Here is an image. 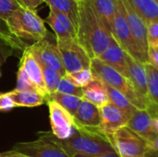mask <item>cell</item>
<instances>
[{"instance_id":"6da1fadb","label":"cell","mask_w":158,"mask_h":157,"mask_svg":"<svg viewBox=\"0 0 158 157\" xmlns=\"http://www.w3.org/2000/svg\"><path fill=\"white\" fill-rule=\"evenodd\" d=\"M77 40L89 56L97 58L110 44L113 35L90 0L79 1Z\"/></svg>"},{"instance_id":"7a4b0ae2","label":"cell","mask_w":158,"mask_h":157,"mask_svg":"<svg viewBox=\"0 0 158 157\" xmlns=\"http://www.w3.org/2000/svg\"><path fill=\"white\" fill-rule=\"evenodd\" d=\"M57 142L70 157L75 154L97 155L116 153L111 138L99 129L86 128L76 123L72 134L65 140L57 139Z\"/></svg>"},{"instance_id":"3957f363","label":"cell","mask_w":158,"mask_h":157,"mask_svg":"<svg viewBox=\"0 0 158 157\" xmlns=\"http://www.w3.org/2000/svg\"><path fill=\"white\" fill-rule=\"evenodd\" d=\"M5 21L10 33L22 41L31 40L36 43L46 37L44 21L37 14L36 9L20 6Z\"/></svg>"},{"instance_id":"277c9868","label":"cell","mask_w":158,"mask_h":157,"mask_svg":"<svg viewBox=\"0 0 158 157\" xmlns=\"http://www.w3.org/2000/svg\"><path fill=\"white\" fill-rule=\"evenodd\" d=\"M91 68L97 78L105 84L120 92L137 109H148L149 105L143 101L134 91L130 80L116 69L101 61L99 58H93L91 61Z\"/></svg>"},{"instance_id":"5b68a950","label":"cell","mask_w":158,"mask_h":157,"mask_svg":"<svg viewBox=\"0 0 158 157\" xmlns=\"http://www.w3.org/2000/svg\"><path fill=\"white\" fill-rule=\"evenodd\" d=\"M13 151L30 157H70L52 131L39 132L38 139L32 142L18 143Z\"/></svg>"},{"instance_id":"8992f818","label":"cell","mask_w":158,"mask_h":157,"mask_svg":"<svg viewBox=\"0 0 158 157\" xmlns=\"http://www.w3.org/2000/svg\"><path fill=\"white\" fill-rule=\"evenodd\" d=\"M63 66L67 74L74 73L91 67L92 58L77 39H56Z\"/></svg>"},{"instance_id":"52a82bcc","label":"cell","mask_w":158,"mask_h":157,"mask_svg":"<svg viewBox=\"0 0 158 157\" xmlns=\"http://www.w3.org/2000/svg\"><path fill=\"white\" fill-rule=\"evenodd\" d=\"M126 19L131 31L137 53V60L143 64L148 63L147 24L137 14L128 0H122Z\"/></svg>"},{"instance_id":"ba28073f","label":"cell","mask_w":158,"mask_h":157,"mask_svg":"<svg viewBox=\"0 0 158 157\" xmlns=\"http://www.w3.org/2000/svg\"><path fill=\"white\" fill-rule=\"evenodd\" d=\"M111 141L119 157H146L148 143L128 127L118 130Z\"/></svg>"},{"instance_id":"9c48e42d","label":"cell","mask_w":158,"mask_h":157,"mask_svg":"<svg viewBox=\"0 0 158 157\" xmlns=\"http://www.w3.org/2000/svg\"><path fill=\"white\" fill-rule=\"evenodd\" d=\"M111 33L121 48L137 60L136 48L126 19L122 0H116V11L111 27Z\"/></svg>"},{"instance_id":"30bf717a","label":"cell","mask_w":158,"mask_h":157,"mask_svg":"<svg viewBox=\"0 0 158 157\" xmlns=\"http://www.w3.org/2000/svg\"><path fill=\"white\" fill-rule=\"evenodd\" d=\"M30 51L41 66H46L58 71L61 76L67 75V71L63 66L62 59L56 43L44 39L28 45Z\"/></svg>"},{"instance_id":"8fae6325","label":"cell","mask_w":158,"mask_h":157,"mask_svg":"<svg viewBox=\"0 0 158 157\" xmlns=\"http://www.w3.org/2000/svg\"><path fill=\"white\" fill-rule=\"evenodd\" d=\"M49 118L53 134L59 140L69 138L75 125L73 117L61 105L54 101H47Z\"/></svg>"},{"instance_id":"7c38bea8","label":"cell","mask_w":158,"mask_h":157,"mask_svg":"<svg viewBox=\"0 0 158 157\" xmlns=\"http://www.w3.org/2000/svg\"><path fill=\"white\" fill-rule=\"evenodd\" d=\"M101 124L99 130L111 138L118 130L127 127L130 118L110 102L100 107Z\"/></svg>"},{"instance_id":"4fadbf2b","label":"cell","mask_w":158,"mask_h":157,"mask_svg":"<svg viewBox=\"0 0 158 157\" xmlns=\"http://www.w3.org/2000/svg\"><path fill=\"white\" fill-rule=\"evenodd\" d=\"M125 58L128 69V79L130 80L134 91L138 96L144 101L150 107L152 103L149 100L147 90V78L144 64L133 58L131 55L125 52Z\"/></svg>"},{"instance_id":"5bb4252c","label":"cell","mask_w":158,"mask_h":157,"mask_svg":"<svg viewBox=\"0 0 158 157\" xmlns=\"http://www.w3.org/2000/svg\"><path fill=\"white\" fill-rule=\"evenodd\" d=\"M127 127L148 143L158 136L154 130L152 115L147 109H137L130 118Z\"/></svg>"},{"instance_id":"9a60e30c","label":"cell","mask_w":158,"mask_h":157,"mask_svg":"<svg viewBox=\"0 0 158 157\" xmlns=\"http://www.w3.org/2000/svg\"><path fill=\"white\" fill-rule=\"evenodd\" d=\"M44 21L52 28L56 34V39H77V29L69 17L53 7Z\"/></svg>"},{"instance_id":"2e32d148","label":"cell","mask_w":158,"mask_h":157,"mask_svg":"<svg viewBox=\"0 0 158 157\" xmlns=\"http://www.w3.org/2000/svg\"><path fill=\"white\" fill-rule=\"evenodd\" d=\"M19 66L24 68L31 81L35 85L37 91L45 98V102H46L48 93L46 91L42 68L40 64L37 62V60L35 59V57L33 56V55L31 54V52L30 51L28 46L22 52Z\"/></svg>"},{"instance_id":"e0dca14e","label":"cell","mask_w":158,"mask_h":157,"mask_svg":"<svg viewBox=\"0 0 158 157\" xmlns=\"http://www.w3.org/2000/svg\"><path fill=\"white\" fill-rule=\"evenodd\" d=\"M26 47L25 43L10 33L6 21L0 19V66L8 57L17 55L19 52L22 53Z\"/></svg>"},{"instance_id":"ac0fdd59","label":"cell","mask_w":158,"mask_h":157,"mask_svg":"<svg viewBox=\"0 0 158 157\" xmlns=\"http://www.w3.org/2000/svg\"><path fill=\"white\" fill-rule=\"evenodd\" d=\"M97 58L116 69L124 77L128 78L125 51L121 48V46L118 44L114 37L112 38L111 43L107 46V48Z\"/></svg>"},{"instance_id":"d6986e66","label":"cell","mask_w":158,"mask_h":157,"mask_svg":"<svg viewBox=\"0 0 158 157\" xmlns=\"http://www.w3.org/2000/svg\"><path fill=\"white\" fill-rule=\"evenodd\" d=\"M73 118L77 125L86 128L99 129L101 124L100 109L94 104L82 99Z\"/></svg>"},{"instance_id":"ffe728a7","label":"cell","mask_w":158,"mask_h":157,"mask_svg":"<svg viewBox=\"0 0 158 157\" xmlns=\"http://www.w3.org/2000/svg\"><path fill=\"white\" fill-rule=\"evenodd\" d=\"M82 99L94 104L99 108L108 104L109 98L106 84L99 78L94 76V79L82 88Z\"/></svg>"},{"instance_id":"44dd1931","label":"cell","mask_w":158,"mask_h":157,"mask_svg":"<svg viewBox=\"0 0 158 157\" xmlns=\"http://www.w3.org/2000/svg\"><path fill=\"white\" fill-rule=\"evenodd\" d=\"M6 94L13 101L16 106L35 107L44 105L45 102V98L37 92L18 91L14 89L13 91L6 93Z\"/></svg>"},{"instance_id":"7402d4cb","label":"cell","mask_w":158,"mask_h":157,"mask_svg":"<svg viewBox=\"0 0 158 157\" xmlns=\"http://www.w3.org/2000/svg\"><path fill=\"white\" fill-rule=\"evenodd\" d=\"M49 7H53L69 18L78 30L79 24V1L77 0H43Z\"/></svg>"},{"instance_id":"603a6c76","label":"cell","mask_w":158,"mask_h":157,"mask_svg":"<svg viewBox=\"0 0 158 157\" xmlns=\"http://www.w3.org/2000/svg\"><path fill=\"white\" fill-rule=\"evenodd\" d=\"M146 24L158 22V5L154 0H128Z\"/></svg>"},{"instance_id":"cb8c5ba5","label":"cell","mask_w":158,"mask_h":157,"mask_svg":"<svg viewBox=\"0 0 158 157\" xmlns=\"http://www.w3.org/2000/svg\"><path fill=\"white\" fill-rule=\"evenodd\" d=\"M99 17L106 23L109 31L111 27L116 11V0H90Z\"/></svg>"},{"instance_id":"d4e9b609","label":"cell","mask_w":158,"mask_h":157,"mask_svg":"<svg viewBox=\"0 0 158 157\" xmlns=\"http://www.w3.org/2000/svg\"><path fill=\"white\" fill-rule=\"evenodd\" d=\"M106 92H107L109 102L111 104H113L114 105H116L123 113H125L129 118H131L134 114V112L137 110V108L120 92L109 87L106 84Z\"/></svg>"},{"instance_id":"484cf974","label":"cell","mask_w":158,"mask_h":157,"mask_svg":"<svg viewBox=\"0 0 158 157\" xmlns=\"http://www.w3.org/2000/svg\"><path fill=\"white\" fill-rule=\"evenodd\" d=\"M47 101H54V102L57 103L59 105H61L64 109H66L73 117L75 115L80 104L81 103L82 98L56 92L55 93L48 96L46 102Z\"/></svg>"},{"instance_id":"4316f807","label":"cell","mask_w":158,"mask_h":157,"mask_svg":"<svg viewBox=\"0 0 158 157\" xmlns=\"http://www.w3.org/2000/svg\"><path fill=\"white\" fill-rule=\"evenodd\" d=\"M144 68L146 71L149 100L152 104L158 105V70L149 63H145Z\"/></svg>"},{"instance_id":"83f0119b","label":"cell","mask_w":158,"mask_h":157,"mask_svg":"<svg viewBox=\"0 0 158 157\" xmlns=\"http://www.w3.org/2000/svg\"><path fill=\"white\" fill-rule=\"evenodd\" d=\"M41 68H42L43 74H44V82H45L46 91H47V93H48V96H49V95H51V94H53V93H55L56 92L58 83H59L62 76L58 71H56V69L51 68L49 67L41 66Z\"/></svg>"},{"instance_id":"f1b7e54d","label":"cell","mask_w":158,"mask_h":157,"mask_svg":"<svg viewBox=\"0 0 158 157\" xmlns=\"http://www.w3.org/2000/svg\"><path fill=\"white\" fill-rule=\"evenodd\" d=\"M67 76L76 86L81 87V88L85 87L94 79V74L91 67L86 68L77 72H74V73L67 74Z\"/></svg>"},{"instance_id":"f546056e","label":"cell","mask_w":158,"mask_h":157,"mask_svg":"<svg viewBox=\"0 0 158 157\" xmlns=\"http://www.w3.org/2000/svg\"><path fill=\"white\" fill-rule=\"evenodd\" d=\"M56 92L69 94V95H74L80 98H82V88L76 86L69 78L67 75L63 76L58 83Z\"/></svg>"},{"instance_id":"4dcf8cb0","label":"cell","mask_w":158,"mask_h":157,"mask_svg":"<svg viewBox=\"0 0 158 157\" xmlns=\"http://www.w3.org/2000/svg\"><path fill=\"white\" fill-rule=\"evenodd\" d=\"M17 75L18 76H17L16 90H18V91H30V92H37V93H39L37 91L35 85L32 83V81H31L28 74L26 73V71L24 70V68L22 67L19 66Z\"/></svg>"},{"instance_id":"1f68e13d","label":"cell","mask_w":158,"mask_h":157,"mask_svg":"<svg viewBox=\"0 0 158 157\" xmlns=\"http://www.w3.org/2000/svg\"><path fill=\"white\" fill-rule=\"evenodd\" d=\"M20 6L19 0H0V19L6 20Z\"/></svg>"},{"instance_id":"d6a6232c","label":"cell","mask_w":158,"mask_h":157,"mask_svg":"<svg viewBox=\"0 0 158 157\" xmlns=\"http://www.w3.org/2000/svg\"><path fill=\"white\" fill-rule=\"evenodd\" d=\"M147 42L149 47L158 46V22L147 24Z\"/></svg>"},{"instance_id":"836d02e7","label":"cell","mask_w":158,"mask_h":157,"mask_svg":"<svg viewBox=\"0 0 158 157\" xmlns=\"http://www.w3.org/2000/svg\"><path fill=\"white\" fill-rule=\"evenodd\" d=\"M14 107H16V105L9 98L6 93H0V111L7 112Z\"/></svg>"},{"instance_id":"e575fe53","label":"cell","mask_w":158,"mask_h":157,"mask_svg":"<svg viewBox=\"0 0 158 157\" xmlns=\"http://www.w3.org/2000/svg\"><path fill=\"white\" fill-rule=\"evenodd\" d=\"M148 63L158 70V46L148 48Z\"/></svg>"},{"instance_id":"d590c367","label":"cell","mask_w":158,"mask_h":157,"mask_svg":"<svg viewBox=\"0 0 158 157\" xmlns=\"http://www.w3.org/2000/svg\"><path fill=\"white\" fill-rule=\"evenodd\" d=\"M153 118V124H154V130L158 135V105L152 104L150 107L147 109Z\"/></svg>"},{"instance_id":"8d00e7d4","label":"cell","mask_w":158,"mask_h":157,"mask_svg":"<svg viewBox=\"0 0 158 157\" xmlns=\"http://www.w3.org/2000/svg\"><path fill=\"white\" fill-rule=\"evenodd\" d=\"M21 6L28 7L30 9H36L41 4L44 3L43 0H19Z\"/></svg>"},{"instance_id":"74e56055","label":"cell","mask_w":158,"mask_h":157,"mask_svg":"<svg viewBox=\"0 0 158 157\" xmlns=\"http://www.w3.org/2000/svg\"><path fill=\"white\" fill-rule=\"evenodd\" d=\"M71 157H119L117 153L114 154H105V155H88L82 154H75Z\"/></svg>"},{"instance_id":"f35d334b","label":"cell","mask_w":158,"mask_h":157,"mask_svg":"<svg viewBox=\"0 0 158 157\" xmlns=\"http://www.w3.org/2000/svg\"><path fill=\"white\" fill-rule=\"evenodd\" d=\"M0 157H30L25 155H22L20 153H18V152H15L13 150L11 151H7V152H4V153H0Z\"/></svg>"},{"instance_id":"ab89813d","label":"cell","mask_w":158,"mask_h":157,"mask_svg":"<svg viewBox=\"0 0 158 157\" xmlns=\"http://www.w3.org/2000/svg\"><path fill=\"white\" fill-rule=\"evenodd\" d=\"M148 151L158 152V136L155 139L154 142L148 143Z\"/></svg>"},{"instance_id":"60d3db41","label":"cell","mask_w":158,"mask_h":157,"mask_svg":"<svg viewBox=\"0 0 158 157\" xmlns=\"http://www.w3.org/2000/svg\"><path fill=\"white\" fill-rule=\"evenodd\" d=\"M154 1H155V2H156V3L158 5V0H154Z\"/></svg>"},{"instance_id":"b9f144b4","label":"cell","mask_w":158,"mask_h":157,"mask_svg":"<svg viewBox=\"0 0 158 157\" xmlns=\"http://www.w3.org/2000/svg\"><path fill=\"white\" fill-rule=\"evenodd\" d=\"M0 77H1V71H0Z\"/></svg>"},{"instance_id":"7bdbcfd3","label":"cell","mask_w":158,"mask_h":157,"mask_svg":"<svg viewBox=\"0 0 158 157\" xmlns=\"http://www.w3.org/2000/svg\"><path fill=\"white\" fill-rule=\"evenodd\" d=\"M77 1H81V0H77Z\"/></svg>"}]
</instances>
